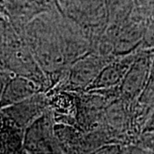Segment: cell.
I'll return each mask as SVG.
<instances>
[{
    "instance_id": "cell-1",
    "label": "cell",
    "mask_w": 154,
    "mask_h": 154,
    "mask_svg": "<svg viewBox=\"0 0 154 154\" xmlns=\"http://www.w3.org/2000/svg\"><path fill=\"white\" fill-rule=\"evenodd\" d=\"M151 57H142L129 70L125 82L123 83L122 91L128 98L140 95L143 92L148 79L151 68Z\"/></svg>"
},
{
    "instance_id": "cell-2",
    "label": "cell",
    "mask_w": 154,
    "mask_h": 154,
    "mask_svg": "<svg viewBox=\"0 0 154 154\" xmlns=\"http://www.w3.org/2000/svg\"><path fill=\"white\" fill-rule=\"evenodd\" d=\"M33 93L34 87L32 82L24 77L19 76L7 85L2 98L5 102H17L32 97Z\"/></svg>"
},
{
    "instance_id": "cell-3",
    "label": "cell",
    "mask_w": 154,
    "mask_h": 154,
    "mask_svg": "<svg viewBox=\"0 0 154 154\" xmlns=\"http://www.w3.org/2000/svg\"><path fill=\"white\" fill-rule=\"evenodd\" d=\"M92 61L85 60L76 67L75 76H76L75 78L76 81L79 80V82L87 83L89 81L93 80L94 75H95L94 69H97V66L99 63H97V62L94 61L93 64L90 65Z\"/></svg>"
},
{
    "instance_id": "cell-4",
    "label": "cell",
    "mask_w": 154,
    "mask_h": 154,
    "mask_svg": "<svg viewBox=\"0 0 154 154\" xmlns=\"http://www.w3.org/2000/svg\"><path fill=\"white\" fill-rule=\"evenodd\" d=\"M140 98L144 104L150 106H154V54L152 55L151 68L147 82Z\"/></svg>"
}]
</instances>
